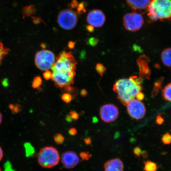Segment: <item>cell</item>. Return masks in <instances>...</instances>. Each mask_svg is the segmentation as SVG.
<instances>
[{
	"mask_svg": "<svg viewBox=\"0 0 171 171\" xmlns=\"http://www.w3.org/2000/svg\"><path fill=\"white\" fill-rule=\"evenodd\" d=\"M148 16L152 21L171 19V0H151L148 9Z\"/></svg>",
	"mask_w": 171,
	"mask_h": 171,
	"instance_id": "3957f363",
	"label": "cell"
},
{
	"mask_svg": "<svg viewBox=\"0 0 171 171\" xmlns=\"http://www.w3.org/2000/svg\"><path fill=\"white\" fill-rule=\"evenodd\" d=\"M61 161L65 168L72 169L79 164L80 159L76 152L73 151H67L62 154Z\"/></svg>",
	"mask_w": 171,
	"mask_h": 171,
	"instance_id": "8fae6325",
	"label": "cell"
},
{
	"mask_svg": "<svg viewBox=\"0 0 171 171\" xmlns=\"http://www.w3.org/2000/svg\"><path fill=\"white\" fill-rule=\"evenodd\" d=\"M99 115L102 120L105 123H112L117 119L119 115V109L114 105L105 104L101 107Z\"/></svg>",
	"mask_w": 171,
	"mask_h": 171,
	"instance_id": "9c48e42d",
	"label": "cell"
},
{
	"mask_svg": "<svg viewBox=\"0 0 171 171\" xmlns=\"http://www.w3.org/2000/svg\"><path fill=\"white\" fill-rule=\"evenodd\" d=\"M141 81V78L139 79L136 76L131 77L129 79H120L114 85L113 90L117 94L120 101L126 105L141 92L143 88L140 84Z\"/></svg>",
	"mask_w": 171,
	"mask_h": 171,
	"instance_id": "7a4b0ae2",
	"label": "cell"
},
{
	"mask_svg": "<svg viewBox=\"0 0 171 171\" xmlns=\"http://www.w3.org/2000/svg\"><path fill=\"white\" fill-rule=\"evenodd\" d=\"M156 122L157 124H159V125H161V124L163 123L164 120L161 116L159 115V116H158L157 118H156Z\"/></svg>",
	"mask_w": 171,
	"mask_h": 171,
	"instance_id": "4dcf8cb0",
	"label": "cell"
},
{
	"mask_svg": "<svg viewBox=\"0 0 171 171\" xmlns=\"http://www.w3.org/2000/svg\"><path fill=\"white\" fill-rule=\"evenodd\" d=\"M66 121L68 122L69 123H71V122H73V119L72 117H71V115H67V116H66Z\"/></svg>",
	"mask_w": 171,
	"mask_h": 171,
	"instance_id": "e575fe53",
	"label": "cell"
},
{
	"mask_svg": "<svg viewBox=\"0 0 171 171\" xmlns=\"http://www.w3.org/2000/svg\"><path fill=\"white\" fill-rule=\"evenodd\" d=\"M95 69H96L97 72L98 73L99 75L101 77L103 76V74L106 71V67L102 63H100L97 64L95 66Z\"/></svg>",
	"mask_w": 171,
	"mask_h": 171,
	"instance_id": "44dd1931",
	"label": "cell"
},
{
	"mask_svg": "<svg viewBox=\"0 0 171 171\" xmlns=\"http://www.w3.org/2000/svg\"><path fill=\"white\" fill-rule=\"evenodd\" d=\"M105 16L102 11L99 10H91L87 17V21L91 27H100L104 24Z\"/></svg>",
	"mask_w": 171,
	"mask_h": 171,
	"instance_id": "30bf717a",
	"label": "cell"
},
{
	"mask_svg": "<svg viewBox=\"0 0 171 171\" xmlns=\"http://www.w3.org/2000/svg\"><path fill=\"white\" fill-rule=\"evenodd\" d=\"M69 133L72 136H75L77 134V130L76 128H72L69 130Z\"/></svg>",
	"mask_w": 171,
	"mask_h": 171,
	"instance_id": "f546056e",
	"label": "cell"
},
{
	"mask_svg": "<svg viewBox=\"0 0 171 171\" xmlns=\"http://www.w3.org/2000/svg\"><path fill=\"white\" fill-rule=\"evenodd\" d=\"M148 59L145 55H142L137 60L138 64L140 68V75L141 77H147L150 74V70L148 66Z\"/></svg>",
	"mask_w": 171,
	"mask_h": 171,
	"instance_id": "5bb4252c",
	"label": "cell"
},
{
	"mask_svg": "<svg viewBox=\"0 0 171 171\" xmlns=\"http://www.w3.org/2000/svg\"><path fill=\"white\" fill-rule=\"evenodd\" d=\"M84 142L87 145H90L91 143V138L87 137L84 139Z\"/></svg>",
	"mask_w": 171,
	"mask_h": 171,
	"instance_id": "836d02e7",
	"label": "cell"
},
{
	"mask_svg": "<svg viewBox=\"0 0 171 171\" xmlns=\"http://www.w3.org/2000/svg\"><path fill=\"white\" fill-rule=\"evenodd\" d=\"M98 121V119L96 117H94L93 118V122L94 123H95Z\"/></svg>",
	"mask_w": 171,
	"mask_h": 171,
	"instance_id": "ab89813d",
	"label": "cell"
},
{
	"mask_svg": "<svg viewBox=\"0 0 171 171\" xmlns=\"http://www.w3.org/2000/svg\"><path fill=\"white\" fill-rule=\"evenodd\" d=\"M43 76L45 80H49L50 79H52V73L49 70H46L43 73Z\"/></svg>",
	"mask_w": 171,
	"mask_h": 171,
	"instance_id": "484cf974",
	"label": "cell"
},
{
	"mask_svg": "<svg viewBox=\"0 0 171 171\" xmlns=\"http://www.w3.org/2000/svg\"><path fill=\"white\" fill-rule=\"evenodd\" d=\"M92 156L89 152H82L80 153L81 159L83 160H88Z\"/></svg>",
	"mask_w": 171,
	"mask_h": 171,
	"instance_id": "d4e9b609",
	"label": "cell"
},
{
	"mask_svg": "<svg viewBox=\"0 0 171 171\" xmlns=\"http://www.w3.org/2000/svg\"><path fill=\"white\" fill-rule=\"evenodd\" d=\"M54 140L57 144H60L64 142L65 138L63 135L60 134L58 133L54 136Z\"/></svg>",
	"mask_w": 171,
	"mask_h": 171,
	"instance_id": "7402d4cb",
	"label": "cell"
},
{
	"mask_svg": "<svg viewBox=\"0 0 171 171\" xmlns=\"http://www.w3.org/2000/svg\"><path fill=\"white\" fill-rule=\"evenodd\" d=\"M105 171H124V166L120 159L109 160L104 165Z\"/></svg>",
	"mask_w": 171,
	"mask_h": 171,
	"instance_id": "7c38bea8",
	"label": "cell"
},
{
	"mask_svg": "<svg viewBox=\"0 0 171 171\" xmlns=\"http://www.w3.org/2000/svg\"><path fill=\"white\" fill-rule=\"evenodd\" d=\"M64 89V91L67 93L71 95H76L77 93V90L76 88H75L72 87L71 85L66 86V87H63Z\"/></svg>",
	"mask_w": 171,
	"mask_h": 171,
	"instance_id": "ffe728a7",
	"label": "cell"
},
{
	"mask_svg": "<svg viewBox=\"0 0 171 171\" xmlns=\"http://www.w3.org/2000/svg\"><path fill=\"white\" fill-rule=\"evenodd\" d=\"M141 155L143 157L146 158L148 157V152H146L145 151H144L141 152Z\"/></svg>",
	"mask_w": 171,
	"mask_h": 171,
	"instance_id": "8d00e7d4",
	"label": "cell"
},
{
	"mask_svg": "<svg viewBox=\"0 0 171 171\" xmlns=\"http://www.w3.org/2000/svg\"><path fill=\"white\" fill-rule=\"evenodd\" d=\"M159 166L155 163L150 160H148L144 163V171H156Z\"/></svg>",
	"mask_w": 171,
	"mask_h": 171,
	"instance_id": "2e32d148",
	"label": "cell"
},
{
	"mask_svg": "<svg viewBox=\"0 0 171 171\" xmlns=\"http://www.w3.org/2000/svg\"><path fill=\"white\" fill-rule=\"evenodd\" d=\"M0 171H1V169H0Z\"/></svg>",
	"mask_w": 171,
	"mask_h": 171,
	"instance_id": "b9f144b4",
	"label": "cell"
},
{
	"mask_svg": "<svg viewBox=\"0 0 171 171\" xmlns=\"http://www.w3.org/2000/svg\"><path fill=\"white\" fill-rule=\"evenodd\" d=\"M128 113L132 119L138 120L144 117L146 109L144 103L137 99L130 101L126 105Z\"/></svg>",
	"mask_w": 171,
	"mask_h": 171,
	"instance_id": "ba28073f",
	"label": "cell"
},
{
	"mask_svg": "<svg viewBox=\"0 0 171 171\" xmlns=\"http://www.w3.org/2000/svg\"><path fill=\"white\" fill-rule=\"evenodd\" d=\"M161 59L165 66L171 67V48H166L163 51Z\"/></svg>",
	"mask_w": 171,
	"mask_h": 171,
	"instance_id": "9a60e30c",
	"label": "cell"
},
{
	"mask_svg": "<svg viewBox=\"0 0 171 171\" xmlns=\"http://www.w3.org/2000/svg\"><path fill=\"white\" fill-rule=\"evenodd\" d=\"M133 152L135 155L137 156L138 157H140L142 152L141 148L137 146L134 148Z\"/></svg>",
	"mask_w": 171,
	"mask_h": 171,
	"instance_id": "83f0119b",
	"label": "cell"
},
{
	"mask_svg": "<svg viewBox=\"0 0 171 171\" xmlns=\"http://www.w3.org/2000/svg\"><path fill=\"white\" fill-rule=\"evenodd\" d=\"M26 148L27 149L26 150L27 155H31L34 153V148L30 144H26Z\"/></svg>",
	"mask_w": 171,
	"mask_h": 171,
	"instance_id": "4316f807",
	"label": "cell"
},
{
	"mask_svg": "<svg viewBox=\"0 0 171 171\" xmlns=\"http://www.w3.org/2000/svg\"><path fill=\"white\" fill-rule=\"evenodd\" d=\"M72 95L67 93L63 94L62 96V100L66 103H69L72 100Z\"/></svg>",
	"mask_w": 171,
	"mask_h": 171,
	"instance_id": "cb8c5ba5",
	"label": "cell"
},
{
	"mask_svg": "<svg viewBox=\"0 0 171 171\" xmlns=\"http://www.w3.org/2000/svg\"><path fill=\"white\" fill-rule=\"evenodd\" d=\"M35 64L38 69L42 71L50 69L55 63V55L50 50H42L36 54Z\"/></svg>",
	"mask_w": 171,
	"mask_h": 171,
	"instance_id": "5b68a950",
	"label": "cell"
},
{
	"mask_svg": "<svg viewBox=\"0 0 171 171\" xmlns=\"http://www.w3.org/2000/svg\"><path fill=\"white\" fill-rule=\"evenodd\" d=\"M162 94L165 100L171 102V83L166 86L162 90Z\"/></svg>",
	"mask_w": 171,
	"mask_h": 171,
	"instance_id": "e0dca14e",
	"label": "cell"
},
{
	"mask_svg": "<svg viewBox=\"0 0 171 171\" xmlns=\"http://www.w3.org/2000/svg\"><path fill=\"white\" fill-rule=\"evenodd\" d=\"M74 45H75V44L73 43V42H70L69 44V47L70 48L72 49L74 47Z\"/></svg>",
	"mask_w": 171,
	"mask_h": 171,
	"instance_id": "f35d334b",
	"label": "cell"
},
{
	"mask_svg": "<svg viewBox=\"0 0 171 171\" xmlns=\"http://www.w3.org/2000/svg\"><path fill=\"white\" fill-rule=\"evenodd\" d=\"M123 25L126 30L131 32L137 31L141 28L144 23L142 16L139 13H127L123 19Z\"/></svg>",
	"mask_w": 171,
	"mask_h": 171,
	"instance_id": "8992f818",
	"label": "cell"
},
{
	"mask_svg": "<svg viewBox=\"0 0 171 171\" xmlns=\"http://www.w3.org/2000/svg\"><path fill=\"white\" fill-rule=\"evenodd\" d=\"M77 62L71 52L63 51L52 67V79L57 87L63 88L74 84Z\"/></svg>",
	"mask_w": 171,
	"mask_h": 171,
	"instance_id": "6da1fadb",
	"label": "cell"
},
{
	"mask_svg": "<svg viewBox=\"0 0 171 171\" xmlns=\"http://www.w3.org/2000/svg\"><path fill=\"white\" fill-rule=\"evenodd\" d=\"M2 115H1V112H0V124H1V122H2Z\"/></svg>",
	"mask_w": 171,
	"mask_h": 171,
	"instance_id": "60d3db41",
	"label": "cell"
},
{
	"mask_svg": "<svg viewBox=\"0 0 171 171\" xmlns=\"http://www.w3.org/2000/svg\"><path fill=\"white\" fill-rule=\"evenodd\" d=\"M60 156L58 150L53 147L48 146L42 148L38 153V164L42 167L50 168L59 164Z\"/></svg>",
	"mask_w": 171,
	"mask_h": 171,
	"instance_id": "277c9868",
	"label": "cell"
},
{
	"mask_svg": "<svg viewBox=\"0 0 171 171\" xmlns=\"http://www.w3.org/2000/svg\"><path fill=\"white\" fill-rule=\"evenodd\" d=\"M144 94H143V93L140 92V93H139L138 94L137 96H136V99H137V100L140 101H141L143 99H144Z\"/></svg>",
	"mask_w": 171,
	"mask_h": 171,
	"instance_id": "1f68e13d",
	"label": "cell"
},
{
	"mask_svg": "<svg viewBox=\"0 0 171 171\" xmlns=\"http://www.w3.org/2000/svg\"><path fill=\"white\" fill-rule=\"evenodd\" d=\"M70 115L71 117L74 120H77L79 119V114L75 111H71L70 112Z\"/></svg>",
	"mask_w": 171,
	"mask_h": 171,
	"instance_id": "f1b7e54d",
	"label": "cell"
},
{
	"mask_svg": "<svg viewBox=\"0 0 171 171\" xmlns=\"http://www.w3.org/2000/svg\"><path fill=\"white\" fill-rule=\"evenodd\" d=\"M9 52V49L4 47L2 42H0V64H1L2 60H3L4 57L6 54H8Z\"/></svg>",
	"mask_w": 171,
	"mask_h": 171,
	"instance_id": "ac0fdd59",
	"label": "cell"
},
{
	"mask_svg": "<svg viewBox=\"0 0 171 171\" xmlns=\"http://www.w3.org/2000/svg\"><path fill=\"white\" fill-rule=\"evenodd\" d=\"M98 43V41L96 40V39H91L89 41V44L91 46H95Z\"/></svg>",
	"mask_w": 171,
	"mask_h": 171,
	"instance_id": "d590c367",
	"label": "cell"
},
{
	"mask_svg": "<svg viewBox=\"0 0 171 171\" xmlns=\"http://www.w3.org/2000/svg\"><path fill=\"white\" fill-rule=\"evenodd\" d=\"M3 156V151H2V148L0 147V161H1V160L2 159Z\"/></svg>",
	"mask_w": 171,
	"mask_h": 171,
	"instance_id": "74e56055",
	"label": "cell"
},
{
	"mask_svg": "<svg viewBox=\"0 0 171 171\" xmlns=\"http://www.w3.org/2000/svg\"><path fill=\"white\" fill-rule=\"evenodd\" d=\"M78 18L75 12L69 10H62L59 13L58 21L59 26L66 30L75 27L77 22Z\"/></svg>",
	"mask_w": 171,
	"mask_h": 171,
	"instance_id": "52a82bcc",
	"label": "cell"
},
{
	"mask_svg": "<svg viewBox=\"0 0 171 171\" xmlns=\"http://www.w3.org/2000/svg\"><path fill=\"white\" fill-rule=\"evenodd\" d=\"M162 141L164 144H171V134L169 133L164 134L162 138Z\"/></svg>",
	"mask_w": 171,
	"mask_h": 171,
	"instance_id": "603a6c76",
	"label": "cell"
},
{
	"mask_svg": "<svg viewBox=\"0 0 171 171\" xmlns=\"http://www.w3.org/2000/svg\"><path fill=\"white\" fill-rule=\"evenodd\" d=\"M42 84V79L40 77L37 76L34 78L32 86L33 88L37 89L41 87Z\"/></svg>",
	"mask_w": 171,
	"mask_h": 171,
	"instance_id": "d6986e66",
	"label": "cell"
},
{
	"mask_svg": "<svg viewBox=\"0 0 171 171\" xmlns=\"http://www.w3.org/2000/svg\"><path fill=\"white\" fill-rule=\"evenodd\" d=\"M127 5L134 11L147 10L151 0H126Z\"/></svg>",
	"mask_w": 171,
	"mask_h": 171,
	"instance_id": "4fadbf2b",
	"label": "cell"
},
{
	"mask_svg": "<svg viewBox=\"0 0 171 171\" xmlns=\"http://www.w3.org/2000/svg\"><path fill=\"white\" fill-rule=\"evenodd\" d=\"M87 93H87V91L85 89H83L80 91V95L83 97H85L87 96Z\"/></svg>",
	"mask_w": 171,
	"mask_h": 171,
	"instance_id": "d6a6232c",
	"label": "cell"
}]
</instances>
